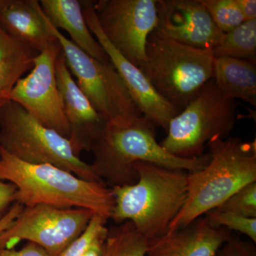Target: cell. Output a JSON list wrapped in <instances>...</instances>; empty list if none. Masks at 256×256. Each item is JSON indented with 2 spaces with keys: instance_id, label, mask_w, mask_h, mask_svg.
I'll return each mask as SVG.
<instances>
[{
  "instance_id": "cell-15",
  "label": "cell",
  "mask_w": 256,
  "mask_h": 256,
  "mask_svg": "<svg viewBox=\"0 0 256 256\" xmlns=\"http://www.w3.org/2000/svg\"><path fill=\"white\" fill-rule=\"evenodd\" d=\"M232 236V230L216 226L202 216L149 240L146 256H215Z\"/></svg>"
},
{
  "instance_id": "cell-2",
  "label": "cell",
  "mask_w": 256,
  "mask_h": 256,
  "mask_svg": "<svg viewBox=\"0 0 256 256\" xmlns=\"http://www.w3.org/2000/svg\"><path fill=\"white\" fill-rule=\"evenodd\" d=\"M138 180L111 188L114 206L110 218L116 224L130 222L148 240L169 232L170 224L188 196V171L153 163L134 164Z\"/></svg>"
},
{
  "instance_id": "cell-14",
  "label": "cell",
  "mask_w": 256,
  "mask_h": 256,
  "mask_svg": "<svg viewBox=\"0 0 256 256\" xmlns=\"http://www.w3.org/2000/svg\"><path fill=\"white\" fill-rule=\"evenodd\" d=\"M56 78L69 127L68 140L74 152L80 156L82 151L89 152L106 121L78 87L62 54L57 60Z\"/></svg>"
},
{
  "instance_id": "cell-8",
  "label": "cell",
  "mask_w": 256,
  "mask_h": 256,
  "mask_svg": "<svg viewBox=\"0 0 256 256\" xmlns=\"http://www.w3.org/2000/svg\"><path fill=\"white\" fill-rule=\"evenodd\" d=\"M44 18L47 28L60 43L70 74L102 119L106 122H118L142 117L110 60L102 62L87 54L54 28L45 14Z\"/></svg>"
},
{
  "instance_id": "cell-3",
  "label": "cell",
  "mask_w": 256,
  "mask_h": 256,
  "mask_svg": "<svg viewBox=\"0 0 256 256\" xmlns=\"http://www.w3.org/2000/svg\"><path fill=\"white\" fill-rule=\"evenodd\" d=\"M0 178L16 188V202L92 210L110 220L114 206L111 188L102 182L88 181L50 164H30L0 148Z\"/></svg>"
},
{
  "instance_id": "cell-11",
  "label": "cell",
  "mask_w": 256,
  "mask_h": 256,
  "mask_svg": "<svg viewBox=\"0 0 256 256\" xmlns=\"http://www.w3.org/2000/svg\"><path fill=\"white\" fill-rule=\"evenodd\" d=\"M60 54L62 48L56 38L36 56L33 68L18 80L8 101L18 104L40 124L68 139L69 127L56 78Z\"/></svg>"
},
{
  "instance_id": "cell-4",
  "label": "cell",
  "mask_w": 256,
  "mask_h": 256,
  "mask_svg": "<svg viewBox=\"0 0 256 256\" xmlns=\"http://www.w3.org/2000/svg\"><path fill=\"white\" fill-rule=\"evenodd\" d=\"M206 146L210 162L204 169L188 172L186 202L168 232L186 226L256 182V140L215 138Z\"/></svg>"
},
{
  "instance_id": "cell-23",
  "label": "cell",
  "mask_w": 256,
  "mask_h": 256,
  "mask_svg": "<svg viewBox=\"0 0 256 256\" xmlns=\"http://www.w3.org/2000/svg\"><path fill=\"white\" fill-rule=\"evenodd\" d=\"M108 218L94 214L92 220L80 235L58 256H82L98 240L105 238L108 233L106 226Z\"/></svg>"
},
{
  "instance_id": "cell-21",
  "label": "cell",
  "mask_w": 256,
  "mask_h": 256,
  "mask_svg": "<svg viewBox=\"0 0 256 256\" xmlns=\"http://www.w3.org/2000/svg\"><path fill=\"white\" fill-rule=\"evenodd\" d=\"M149 240L130 222L108 229L102 256H146Z\"/></svg>"
},
{
  "instance_id": "cell-27",
  "label": "cell",
  "mask_w": 256,
  "mask_h": 256,
  "mask_svg": "<svg viewBox=\"0 0 256 256\" xmlns=\"http://www.w3.org/2000/svg\"><path fill=\"white\" fill-rule=\"evenodd\" d=\"M16 188L12 183L0 178V215L9 208L11 204L16 202Z\"/></svg>"
},
{
  "instance_id": "cell-5",
  "label": "cell",
  "mask_w": 256,
  "mask_h": 256,
  "mask_svg": "<svg viewBox=\"0 0 256 256\" xmlns=\"http://www.w3.org/2000/svg\"><path fill=\"white\" fill-rule=\"evenodd\" d=\"M214 62L212 50L188 46L152 32L139 68L158 94L182 111L213 78Z\"/></svg>"
},
{
  "instance_id": "cell-24",
  "label": "cell",
  "mask_w": 256,
  "mask_h": 256,
  "mask_svg": "<svg viewBox=\"0 0 256 256\" xmlns=\"http://www.w3.org/2000/svg\"><path fill=\"white\" fill-rule=\"evenodd\" d=\"M214 210L256 218V182L240 188Z\"/></svg>"
},
{
  "instance_id": "cell-30",
  "label": "cell",
  "mask_w": 256,
  "mask_h": 256,
  "mask_svg": "<svg viewBox=\"0 0 256 256\" xmlns=\"http://www.w3.org/2000/svg\"><path fill=\"white\" fill-rule=\"evenodd\" d=\"M245 21L256 20V0H236Z\"/></svg>"
},
{
  "instance_id": "cell-19",
  "label": "cell",
  "mask_w": 256,
  "mask_h": 256,
  "mask_svg": "<svg viewBox=\"0 0 256 256\" xmlns=\"http://www.w3.org/2000/svg\"><path fill=\"white\" fill-rule=\"evenodd\" d=\"M38 54L0 25V110L18 80L33 68Z\"/></svg>"
},
{
  "instance_id": "cell-12",
  "label": "cell",
  "mask_w": 256,
  "mask_h": 256,
  "mask_svg": "<svg viewBox=\"0 0 256 256\" xmlns=\"http://www.w3.org/2000/svg\"><path fill=\"white\" fill-rule=\"evenodd\" d=\"M82 4L89 30L124 80L143 117L156 127L162 128L166 131L170 120L181 110L160 96L139 67L124 58L111 44L99 26L94 10V1H82Z\"/></svg>"
},
{
  "instance_id": "cell-28",
  "label": "cell",
  "mask_w": 256,
  "mask_h": 256,
  "mask_svg": "<svg viewBox=\"0 0 256 256\" xmlns=\"http://www.w3.org/2000/svg\"><path fill=\"white\" fill-rule=\"evenodd\" d=\"M0 256H50L44 249L33 242H28L20 250L0 249Z\"/></svg>"
},
{
  "instance_id": "cell-1",
  "label": "cell",
  "mask_w": 256,
  "mask_h": 256,
  "mask_svg": "<svg viewBox=\"0 0 256 256\" xmlns=\"http://www.w3.org/2000/svg\"><path fill=\"white\" fill-rule=\"evenodd\" d=\"M156 128L143 116L105 122L92 141L89 152L94 156L92 168L106 185L112 188L136 183L138 174L134 164L139 162L188 172L204 169L208 164V154L191 159L170 154L156 141Z\"/></svg>"
},
{
  "instance_id": "cell-22",
  "label": "cell",
  "mask_w": 256,
  "mask_h": 256,
  "mask_svg": "<svg viewBox=\"0 0 256 256\" xmlns=\"http://www.w3.org/2000/svg\"><path fill=\"white\" fill-rule=\"evenodd\" d=\"M216 26L223 33L232 31L245 22L236 0H200Z\"/></svg>"
},
{
  "instance_id": "cell-16",
  "label": "cell",
  "mask_w": 256,
  "mask_h": 256,
  "mask_svg": "<svg viewBox=\"0 0 256 256\" xmlns=\"http://www.w3.org/2000/svg\"><path fill=\"white\" fill-rule=\"evenodd\" d=\"M0 25L38 53L56 41L38 0H0Z\"/></svg>"
},
{
  "instance_id": "cell-10",
  "label": "cell",
  "mask_w": 256,
  "mask_h": 256,
  "mask_svg": "<svg viewBox=\"0 0 256 256\" xmlns=\"http://www.w3.org/2000/svg\"><path fill=\"white\" fill-rule=\"evenodd\" d=\"M99 26L111 44L137 66L146 58V42L158 22L156 0L94 1Z\"/></svg>"
},
{
  "instance_id": "cell-26",
  "label": "cell",
  "mask_w": 256,
  "mask_h": 256,
  "mask_svg": "<svg viewBox=\"0 0 256 256\" xmlns=\"http://www.w3.org/2000/svg\"><path fill=\"white\" fill-rule=\"evenodd\" d=\"M215 256H256V247L252 242L232 236Z\"/></svg>"
},
{
  "instance_id": "cell-9",
  "label": "cell",
  "mask_w": 256,
  "mask_h": 256,
  "mask_svg": "<svg viewBox=\"0 0 256 256\" xmlns=\"http://www.w3.org/2000/svg\"><path fill=\"white\" fill-rule=\"evenodd\" d=\"M94 213L80 208L38 204L24 207L14 224L0 234V249L13 248L21 240L58 256L86 228Z\"/></svg>"
},
{
  "instance_id": "cell-7",
  "label": "cell",
  "mask_w": 256,
  "mask_h": 256,
  "mask_svg": "<svg viewBox=\"0 0 256 256\" xmlns=\"http://www.w3.org/2000/svg\"><path fill=\"white\" fill-rule=\"evenodd\" d=\"M236 120V100L226 97L212 78L170 120L166 136L160 144L178 158H197L203 156L212 140L228 138Z\"/></svg>"
},
{
  "instance_id": "cell-18",
  "label": "cell",
  "mask_w": 256,
  "mask_h": 256,
  "mask_svg": "<svg viewBox=\"0 0 256 256\" xmlns=\"http://www.w3.org/2000/svg\"><path fill=\"white\" fill-rule=\"evenodd\" d=\"M213 79L226 97L239 99L256 107V60L214 57Z\"/></svg>"
},
{
  "instance_id": "cell-25",
  "label": "cell",
  "mask_w": 256,
  "mask_h": 256,
  "mask_svg": "<svg viewBox=\"0 0 256 256\" xmlns=\"http://www.w3.org/2000/svg\"><path fill=\"white\" fill-rule=\"evenodd\" d=\"M210 224L216 226L224 227L230 230H235L244 234L256 244V218L212 210L204 215Z\"/></svg>"
},
{
  "instance_id": "cell-29",
  "label": "cell",
  "mask_w": 256,
  "mask_h": 256,
  "mask_svg": "<svg viewBox=\"0 0 256 256\" xmlns=\"http://www.w3.org/2000/svg\"><path fill=\"white\" fill-rule=\"evenodd\" d=\"M24 208V206L23 205L16 202L10 207L9 210L2 216L0 217V234L8 230L14 224L15 220L22 213Z\"/></svg>"
},
{
  "instance_id": "cell-31",
  "label": "cell",
  "mask_w": 256,
  "mask_h": 256,
  "mask_svg": "<svg viewBox=\"0 0 256 256\" xmlns=\"http://www.w3.org/2000/svg\"><path fill=\"white\" fill-rule=\"evenodd\" d=\"M106 237L98 240L97 242L90 248V249L88 250V252H86L82 256H102V250H104V244H105Z\"/></svg>"
},
{
  "instance_id": "cell-17",
  "label": "cell",
  "mask_w": 256,
  "mask_h": 256,
  "mask_svg": "<svg viewBox=\"0 0 256 256\" xmlns=\"http://www.w3.org/2000/svg\"><path fill=\"white\" fill-rule=\"evenodd\" d=\"M40 6L50 24L68 34L76 46L96 60H109L105 50L88 26L78 0H41Z\"/></svg>"
},
{
  "instance_id": "cell-6",
  "label": "cell",
  "mask_w": 256,
  "mask_h": 256,
  "mask_svg": "<svg viewBox=\"0 0 256 256\" xmlns=\"http://www.w3.org/2000/svg\"><path fill=\"white\" fill-rule=\"evenodd\" d=\"M0 148L25 162L54 165L88 181L102 182L92 164L74 152L68 138L40 124L12 101L0 110Z\"/></svg>"
},
{
  "instance_id": "cell-20",
  "label": "cell",
  "mask_w": 256,
  "mask_h": 256,
  "mask_svg": "<svg viewBox=\"0 0 256 256\" xmlns=\"http://www.w3.org/2000/svg\"><path fill=\"white\" fill-rule=\"evenodd\" d=\"M212 52L215 58L256 60V20L245 21L232 31L224 33Z\"/></svg>"
},
{
  "instance_id": "cell-13",
  "label": "cell",
  "mask_w": 256,
  "mask_h": 256,
  "mask_svg": "<svg viewBox=\"0 0 256 256\" xmlns=\"http://www.w3.org/2000/svg\"><path fill=\"white\" fill-rule=\"evenodd\" d=\"M158 22L154 33L202 50H213L224 33L216 26L200 0H156Z\"/></svg>"
}]
</instances>
